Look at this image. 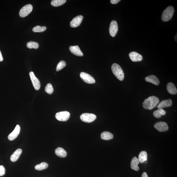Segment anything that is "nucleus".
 Returning a JSON list of instances; mask_svg holds the SVG:
<instances>
[{"instance_id": "obj_1", "label": "nucleus", "mask_w": 177, "mask_h": 177, "mask_svg": "<svg viewBox=\"0 0 177 177\" xmlns=\"http://www.w3.org/2000/svg\"><path fill=\"white\" fill-rule=\"evenodd\" d=\"M159 102V100L157 97L152 96L145 99L142 103V106L144 109L152 110L156 107Z\"/></svg>"}, {"instance_id": "obj_2", "label": "nucleus", "mask_w": 177, "mask_h": 177, "mask_svg": "<svg viewBox=\"0 0 177 177\" xmlns=\"http://www.w3.org/2000/svg\"><path fill=\"white\" fill-rule=\"evenodd\" d=\"M112 72L116 78L120 81L124 79V74L122 69L118 64L114 63L111 67Z\"/></svg>"}, {"instance_id": "obj_3", "label": "nucleus", "mask_w": 177, "mask_h": 177, "mask_svg": "<svg viewBox=\"0 0 177 177\" xmlns=\"http://www.w3.org/2000/svg\"><path fill=\"white\" fill-rule=\"evenodd\" d=\"M174 8L172 6H169L163 12L161 16L162 20L164 22H167L171 19L173 16Z\"/></svg>"}, {"instance_id": "obj_4", "label": "nucleus", "mask_w": 177, "mask_h": 177, "mask_svg": "<svg viewBox=\"0 0 177 177\" xmlns=\"http://www.w3.org/2000/svg\"><path fill=\"white\" fill-rule=\"evenodd\" d=\"M33 9V6L31 4H27L20 9L19 12V16L21 18H24L28 16L32 12Z\"/></svg>"}, {"instance_id": "obj_5", "label": "nucleus", "mask_w": 177, "mask_h": 177, "mask_svg": "<svg viewBox=\"0 0 177 177\" xmlns=\"http://www.w3.org/2000/svg\"><path fill=\"white\" fill-rule=\"evenodd\" d=\"M70 114L68 111H62L56 113L55 117L59 121L66 122L69 118Z\"/></svg>"}, {"instance_id": "obj_6", "label": "nucleus", "mask_w": 177, "mask_h": 177, "mask_svg": "<svg viewBox=\"0 0 177 177\" xmlns=\"http://www.w3.org/2000/svg\"><path fill=\"white\" fill-rule=\"evenodd\" d=\"M96 116L95 114L90 113H83L80 116L81 120L84 122L90 123L96 119Z\"/></svg>"}, {"instance_id": "obj_7", "label": "nucleus", "mask_w": 177, "mask_h": 177, "mask_svg": "<svg viewBox=\"0 0 177 177\" xmlns=\"http://www.w3.org/2000/svg\"><path fill=\"white\" fill-rule=\"evenodd\" d=\"M80 76L81 79L86 83L90 84L95 83V80L94 78L87 73L81 72Z\"/></svg>"}, {"instance_id": "obj_8", "label": "nucleus", "mask_w": 177, "mask_h": 177, "mask_svg": "<svg viewBox=\"0 0 177 177\" xmlns=\"http://www.w3.org/2000/svg\"><path fill=\"white\" fill-rule=\"evenodd\" d=\"M29 75L34 89L36 90H38L40 89L41 86L39 80L36 77L33 72H30Z\"/></svg>"}, {"instance_id": "obj_9", "label": "nucleus", "mask_w": 177, "mask_h": 177, "mask_svg": "<svg viewBox=\"0 0 177 177\" xmlns=\"http://www.w3.org/2000/svg\"><path fill=\"white\" fill-rule=\"evenodd\" d=\"M109 33L112 37L115 36L118 31V26L117 22L115 20H113L110 24Z\"/></svg>"}, {"instance_id": "obj_10", "label": "nucleus", "mask_w": 177, "mask_h": 177, "mask_svg": "<svg viewBox=\"0 0 177 177\" xmlns=\"http://www.w3.org/2000/svg\"><path fill=\"white\" fill-rule=\"evenodd\" d=\"M155 128L160 132L165 131L168 130L169 129L167 123L164 122H159L156 123L154 125Z\"/></svg>"}, {"instance_id": "obj_11", "label": "nucleus", "mask_w": 177, "mask_h": 177, "mask_svg": "<svg viewBox=\"0 0 177 177\" xmlns=\"http://www.w3.org/2000/svg\"><path fill=\"white\" fill-rule=\"evenodd\" d=\"M83 18V17L81 15L75 17L71 21L70 25L72 28H76L78 27L81 24Z\"/></svg>"}, {"instance_id": "obj_12", "label": "nucleus", "mask_w": 177, "mask_h": 177, "mask_svg": "<svg viewBox=\"0 0 177 177\" xmlns=\"http://www.w3.org/2000/svg\"><path fill=\"white\" fill-rule=\"evenodd\" d=\"M20 127L19 125H17L14 130L8 136V139L10 141H13L18 137L20 132Z\"/></svg>"}, {"instance_id": "obj_13", "label": "nucleus", "mask_w": 177, "mask_h": 177, "mask_svg": "<svg viewBox=\"0 0 177 177\" xmlns=\"http://www.w3.org/2000/svg\"><path fill=\"white\" fill-rule=\"evenodd\" d=\"M129 56L131 61L133 62L140 61L143 59L142 55L135 52L129 53Z\"/></svg>"}, {"instance_id": "obj_14", "label": "nucleus", "mask_w": 177, "mask_h": 177, "mask_svg": "<svg viewBox=\"0 0 177 177\" xmlns=\"http://www.w3.org/2000/svg\"><path fill=\"white\" fill-rule=\"evenodd\" d=\"M145 80L149 83H152L155 85H158L160 83L159 79L155 75H149L145 78Z\"/></svg>"}, {"instance_id": "obj_15", "label": "nucleus", "mask_w": 177, "mask_h": 177, "mask_svg": "<svg viewBox=\"0 0 177 177\" xmlns=\"http://www.w3.org/2000/svg\"><path fill=\"white\" fill-rule=\"evenodd\" d=\"M69 50L73 54L79 57H82L83 55L78 46H70L69 48Z\"/></svg>"}, {"instance_id": "obj_16", "label": "nucleus", "mask_w": 177, "mask_h": 177, "mask_svg": "<svg viewBox=\"0 0 177 177\" xmlns=\"http://www.w3.org/2000/svg\"><path fill=\"white\" fill-rule=\"evenodd\" d=\"M172 105V101L169 99L168 100L162 101L157 106L159 109L162 108H163L168 107L171 106Z\"/></svg>"}, {"instance_id": "obj_17", "label": "nucleus", "mask_w": 177, "mask_h": 177, "mask_svg": "<svg viewBox=\"0 0 177 177\" xmlns=\"http://www.w3.org/2000/svg\"><path fill=\"white\" fill-rule=\"evenodd\" d=\"M22 153V150L21 149H17L11 156V160L12 162H15L20 157Z\"/></svg>"}, {"instance_id": "obj_18", "label": "nucleus", "mask_w": 177, "mask_h": 177, "mask_svg": "<svg viewBox=\"0 0 177 177\" xmlns=\"http://www.w3.org/2000/svg\"><path fill=\"white\" fill-rule=\"evenodd\" d=\"M139 159L136 157H134L131 160V169L138 171L139 169V168L138 166V164H139Z\"/></svg>"}, {"instance_id": "obj_19", "label": "nucleus", "mask_w": 177, "mask_h": 177, "mask_svg": "<svg viewBox=\"0 0 177 177\" xmlns=\"http://www.w3.org/2000/svg\"><path fill=\"white\" fill-rule=\"evenodd\" d=\"M167 89L168 92L170 94H177V88L173 83H168L167 85Z\"/></svg>"}, {"instance_id": "obj_20", "label": "nucleus", "mask_w": 177, "mask_h": 177, "mask_svg": "<svg viewBox=\"0 0 177 177\" xmlns=\"http://www.w3.org/2000/svg\"><path fill=\"white\" fill-rule=\"evenodd\" d=\"M55 152V154L60 157L64 158L67 156V153L66 151L61 147H58L56 149Z\"/></svg>"}, {"instance_id": "obj_21", "label": "nucleus", "mask_w": 177, "mask_h": 177, "mask_svg": "<svg viewBox=\"0 0 177 177\" xmlns=\"http://www.w3.org/2000/svg\"><path fill=\"white\" fill-rule=\"evenodd\" d=\"M114 135L113 134L109 131H104L101 135V139L105 140H109L113 139Z\"/></svg>"}, {"instance_id": "obj_22", "label": "nucleus", "mask_w": 177, "mask_h": 177, "mask_svg": "<svg viewBox=\"0 0 177 177\" xmlns=\"http://www.w3.org/2000/svg\"><path fill=\"white\" fill-rule=\"evenodd\" d=\"M147 154L146 151H142L140 152L139 156V162L143 163L147 160Z\"/></svg>"}, {"instance_id": "obj_23", "label": "nucleus", "mask_w": 177, "mask_h": 177, "mask_svg": "<svg viewBox=\"0 0 177 177\" xmlns=\"http://www.w3.org/2000/svg\"><path fill=\"white\" fill-rule=\"evenodd\" d=\"M166 114V111L162 108L159 109L155 111L153 113V115L157 118H160L162 116L165 115Z\"/></svg>"}, {"instance_id": "obj_24", "label": "nucleus", "mask_w": 177, "mask_h": 177, "mask_svg": "<svg viewBox=\"0 0 177 177\" xmlns=\"http://www.w3.org/2000/svg\"><path fill=\"white\" fill-rule=\"evenodd\" d=\"M66 0H53L51 2V4L54 7H58L65 3Z\"/></svg>"}, {"instance_id": "obj_25", "label": "nucleus", "mask_w": 177, "mask_h": 177, "mask_svg": "<svg viewBox=\"0 0 177 177\" xmlns=\"http://www.w3.org/2000/svg\"><path fill=\"white\" fill-rule=\"evenodd\" d=\"M48 167V164L45 162H42L36 165L34 168L36 170H42L47 169Z\"/></svg>"}, {"instance_id": "obj_26", "label": "nucleus", "mask_w": 177, "mask_h": 177, "mask_svg": "<svg viewBox=\"0 0 177 177\" xmlns=\"http://www.w3.org/2000/svg\"><path fill=\"white\" fill-rule=\"evenodd\" d=\"M27 47L29 49H37L38 48V44L37 42H33V41H30L27 43L26 45Z\"/></svg>"}, {"instance_id": "obj_27", "label": "nucleus", "mask_w": 177, "mask_h": 177, "mask_svg": "<svg viewBox=\"0 0 177 177\" xmlns=\"http://www.w3.org/2000/svg\"><path fill=\"white\" fill-rule=\"evenodd\" d=\"M46 26H37L34 27L33 29V31L36 33L38 32H42L45 31L46 30Z\"/></svg>"}, {"instance_id": "obj_28", "label": "nucleus", "mask_w": 177, "mask_h": 177, "mask_svg": "<svg viewBox=\"0 0 177 177\" xmlns=\"http://www.w3.org/2000/svg\"><path fill=\"white\" fill-rule=\"evenodd\" d=\"M45 91L47 94H52L53 92V88L51 83H48L45 88Z\"/></svg>"}, {"instance_id": "obj_29", "label": "nucleus", "mask_w": 177, "mask_h": 177, "mask_svg": "<svg viewBox=\"0 0 177 177\" xmlns=\"http://www.w3.org/2000/svg\"><path fill=\"white\" fill-rule=\"evenodd\" d=\"M66 64L65 61H63V60H61L58 63L57 68H56V71H59L61 70L64 67H65L66 66Z\"/></svg>"}, {"instance_id": "obj_30", "label": "nucleus", "mask_w": 177, "mask_h": 177, "mask_svg": "<svg viewBox=\"0 0 177 177\" xmlns=\"http://www.w3.org/2000/svg\"><path fill=\"white\" fill-rule=\"evenodd\" d=\"M5 173V169L3 165H0V176H3Z\"/></svg>"}, {"instance_id": "obj_31", "label": "nucleus", "mask_w": 177, "mask_h": 177, "mask_svg": "<svg viewBox=\"0 0 177 177\" xmlns=\"http://www.w3.org/2000/svg\"><path fill=\"white\" fill-rule=\"evenodd\" d=\"M120 1V0H111L110 1L111 3L113 4H117Z\"/></svg>"}, {"instance_id": "obj_32", "label": "nucleus", "mask_w": 177, "mask_h": 177, "mask_svg": "<svg viewBox=\"0 0 177 177\" xmlns=\"http://www.w3.org/2000/svg\"><path fill=\"white\" fill-rule=\"evenodd\" d=\"M141 177H149L148 176L146 172H143V174H142Z\"/></svg>"}, {"instance_id": "obj_33", "label": "nucleus", "mask_w": 177, "mask_h": 177, "mask_svg": "<svg viewBox=\"0 0 177 177\" xmlns=\"http://www.w3.org/2000/svg\"><path fill=\"white\" fill-rule=\"evenodd\" d=\"M3 55H2L1 51H0V62L3 61Z\"/></svg>"}, {"instance_id": "obj_34", "label": "nucleus", "mask_w": 177, "mask_h": 177, "mask_svg": "<svg viewBox=\"0 0 177 177\" xmlns=\"http://www.w3.org/2000/svg\"><path fill=\"white\" fill-rule=\"evenodd\" d=\"M175 40L177 42V34H176L175 36Z\"/></svg>"}]
</instances>
